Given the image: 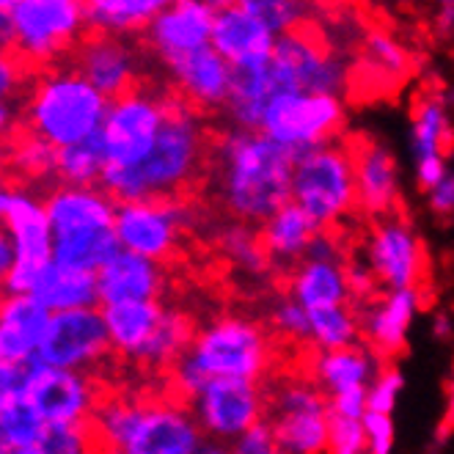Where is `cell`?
Returning a JSON list of instances; mask_svg holds the SVG:
<instances>
[{
	"mask_svg": "<svg viewBox=\"0 0 454 454\" xmlns=\"http://www.w3.org/2000/svg\"><path fill=\"white\" fill-rule=\"evenodd\" d=\"M295 152L281 146L262 129L231 127L212 141L209 168L215 196L229 218L262 223L292 199Z\"/></svg>",
	"mask_w": 454,
	"mask_h": 454,
	"instance_id": "6da1fadb",
	"label": "cell"
},
{
	"mask_svg": "<svg viewBox=\"0 0 454 454\" xmlns=\"http://www.w3.org/2000/svg\"><path fill=\"white\" fill-rule=\"evenodd\" d=\"M209 149L212 138L201 111L179 94H168V114L149 154L136 166H108L102 188L116 201L184 196L209 163Z\"/></svg>",
	"mask_w": 454,
	"mask_h": 454,
	"instance_id": "7a4b0ae2",
	"label": "cell"
},
{
	"mask_svg": "<svg viewBox=\"0 0 454 454\" xmlns=\"http://www.w3.org/2000/svg\"><path fill=\"white\" fill-rule=\"evenodd\" d=\"M276 336L270 325L246 314H221L196 331L188 350L171 366L176 391L196 396L215 378L264 383L276 366Z\"/></svg>",
	"mask_w": 454,
	"mask_h": 454,
	"instance_id": "3957f363",
	"label": "cell"
},
{
	"mask_svg": "<svg viewBox=\"0 0 454 454\" xmlns=\"http://www.w3.org/2000/svg\"><path fill=\"white\" fill-rule=\"evenodd\" d=\"M102 449L121 454H199L215 451L191 405L171 399H105L91 416Z\"/></svg>",
	"mask_w": 454,
	"mask_h": 454,
	"instance_id": "277c9868",
	"label": "cell"
},
{
	"mask_svg": "<svg viewBox=\"0 0 454 454\" xmlns=\"http://www.w3.org/2000/svg\"><path fill=\"white\" fill-rule=\"evenodd\" d=\"M111 97H105L77 69H59L44 74L28 99L31 132L56 144L59 149L91 138L102 129Z\"/></svg>",
	"mask_w": 454,
	"mask_h": 454,
	"instance_id": "5b68a950",
	"label": "cell"
},
{
	"mask_svg": "<svg viewBox=\"0 0 454 454\" xmlns=\"http://www.w3.org/2000/svg\"><path fill=\"white\" fill-rule=\"evenodd\" d=\"M292 201L303 207L319 229H341L358 215L353 149L344 141H328L295 157Z\"/></svg>",
	"mask_w": 454,
	"mask_h": 454,
	"instance_id": "8992f818",
	"label": "cell"
},
{
	"mask_svg": "<svg viewBox=\"0 0 454 454\" xmlns=\"http://www.w3.org/2000/svg\"><path fill=\"white\" fill-rule=\"evenodd\" d=\"M267 419L281 454L328 451L331 405L309 375H284L267 386Z\"/></svg>",
	"mask_w": 454,
	"mask_h": 454,
	"instance_id": "52a82bcc",
	"label": "cell"
},
{
	"mask_svg": "<svg viewBox=\"0 0 454 454\" xmlns=\"http://www.w3.org/2000/svg\"><path fill=\"white\" fill-rule=\"evenodd\" d=\"M347 124L341 94L328 91H276L262 116L259 129L295 154L319 144L339 141Z\"/></svg>",
	"mask_w": 454,
	"mask_h": 454,
	"instance_id": "ba28073f",
	"label": "cell"
},
{
	"mask_svg": "<svg viewBox=\"0 0 454 454\" xmlns=\"http://www.w3.org/2000/svg\"><path fill=\"white\" fill-rule=\"evenodd\" d=\"M267 74L276 91H328L341 94L350 80V67L344 64L339 50L325 39L323 31L314 28V22L301 25L298 31L278 36L276 52Z\"/></svg>",
	"mask_w": 454,
	"mask_h": 454,
	"instance_id": "9c48e42d",
	"label": "cell"
},
{
	"mask_svg": "<svg viewBox=\"0 0 454 454\" xmlns=\"http://www.w3.org/2000/svg\"><path fill=\"white\" fill-rule=\"evenodd\" d=\"M361 256L378 276L380 289H427L430 284L427 243L403 212L369 221Z\"/></svg>",
	"mask_w": 454,
	"mask_h": 454,
	"instance_id": "30bf717a",
	"label": "cell"
},
{
	"mask_svg": "<svg viewBox=\"0 0 454 454\" xmlns=\"http://www.w3.org/2000/svg\"><path fill=\"white\" fill-rule=\"evenodd\" d=\"M168 114V94L129 89L111 99L99 138L108 166H136L154 146Z\"/></svg>",
	"mask_w": 454,
	"mask_h": 454,
	"instance_id": "8fae6325",
	"label": "cell"
},
{
	"mask_svg": "<svg viewBox=\"0 0 454 454\" xmlns=\"http://www.w3.org/2000/svg\"><path fill=\"white\" fill-rule=\"evenodd\" d=\"M191 221L193 212L182 201V196L132 199V201H119L114 231L121 248L166 262L176 254Z\"/></svg>",
	"mask_w": 454,
	"mask_h": 454,
	"instance_id": "7c38bea8",
	"label": "cell"
},
{
	"mask_svg": "<svg viewBox=\"0 0 454 454\" xmlns=\"http://www.w3.org/2000/svg\"><path fill=\"white\" fill-rule=\"evenodd\" d=\"M12 17L14 47L34 64L61 56L89 25L86 0H14Z\"/></svg>",
	"mask_w": 454,
	"mask_h": 454,
	"instance_id": "4fadbf2b",
	"label": "cell"
},
{
	"mask_svg": "<svg viewBox=\"0 0 454 454\" xmlns=\"http://www.w3.org/2000/svg\"><path fill=\"white\" fill-rule=\"evenodd\" d=\"M191 411L207 441H215L229 451L239 433L267 416V386L259 380L215 378L191 396Z\"/></svg>",
	"mask_w": 454,
	"mask_h": 454,
	"instance_id": "5bb4252c",
	"label": "cell"
},
{
	"mask_svg": "<svg viewBox=\"0 0 454 454\" xmlns=\"http://www.w3.org/2000/svg\"><path fill=\"white\" fill-rule=\"evenodd\" d=\"M111 336L105 325V314L97 306L52 311L36 358L52 366L86 372L108 358Z\"/></svg>",
	"mask_w": 454,
	"mask_h": 454,
	"instance_id": "9a60e30c",
	"label": "cell"
},
{
	"mask_svg": "<svg viewBox=\"0 0 454 454\" xmlns=\"http://www.w3.org/2000/svg\"><path fill=\"white\" fill-rule=\"evenodd\" d=\"M341 243V229H323L309 254L295 267H289L284 289L309 311L350 301V289H347V259L350 256Z\"/></svg>",
	"mask_w": 454,
	"mask_h": 454,
	"instance_id": "2e32d148",
	"label": "cell"
},
{
	"mask_svg": "<svg viewBox=\"0 0 454 454\" xmlns=\"http://www.w3.org/2000/svg\"><path fill=\"white\" fill-rule=\"evenodd\" d=\"M20 396L47 424L50 421H91L97 411V388L86 372L31 361L25 366Z\"/></svg>",
	"mask_w": 454,
	"mask_h": 454,
	"instance_id": "e0dca14e",
	"label": "cell"
},
{
	"mask_svg": "<svg viewBox=\"0 0 454 454\" xmlns=\"http://www.w3.org/2000/svg\"><path fill=\"white\" fill-rule=\"evenodd\" d=\"M14 246V264L6 276V292H34L44 267L52 262V226L47 209L28 193H14L4 215Z\"/></svg>",
	"mask_w": 454,
	"mask_h": 454,
	"instance_id": "ac0fdd59",
	"label": "cell"
},
{
	"mask_svg": "<svg viewBox=\"0 0 454 454\" xmlns=\"http://www.w3.org/2000/svg\"><path fill=\"white\" fill-rule=\"evenodd\" d=\"M358 191V215L366 221L386 218L403 204V171L396 154L378 138L358 136L350 141Z\"/></svg>",
	"mask_w": 454,
	"mask_h": 454,
	"instance_id": "d6986e66",
	"label": "cell"
},
{
	"mask_svg": "<svg viewBox=\"0 0 454 454\" xmlns=\"http://www.w3.org/2000/svg\"><path fill=\"white\" fill-rule=\"evenodd\" d=\"M424 309L427 289H383L375 301L361 306L364 341L383 361L396 358L408 347V336Z\"/></svg>",
	"mask_w": 454,
	"mask_h": 454,
	"instance_id": "ffe728a7",
	"label": "cell"
},
{
	"mask_svg": "<svg viewBox=\"0 0 454 454\" xmlns=\"http://www.w3.org/2000/svg\"><path fill=\"white\" fill-rule=\"evenodd\" d=\"M163 67L168 69L174 94L191 102L196 111L212 114L226 108L234 86V67L212 44L179 56Z\"/></svg>",
	"mask_w": 454,
	"mask_h": 454,
	"instance_id": "44dd1931",
	"label": "cell"
},
{
	"mask_svg": "<svg viewBox=\"0 0 454 454\" xmlns=\"http://www.w3.org/2000/svg\"><path fill=\"white\" fill-rule=\"evenodd\" d=\"M215 14L204 0H168L146 28V42L154 56L168 64L179 56L212 44Z\"/></svg>",
	"mask_w": 454,
	"mask_h": 454,
	"instance_id": "7402d4cb",
	"label": "cell"
},
{
	"mask_svg": "<svg viewBox=\"0 0 454 454\" xmlns=\"http://www.w3.org/2000/svg\"><path fill=\"white\" fill-rule=\"evenodd\" d=\"M276 42L278 36L239 4L215 14L212 47H215L234 69L267 67L276 52Z\"/></svg>",
	"mask_w": 454,
	"mask_h": 454,
	"instance_id": "603a6c76",
	"label": "cell"
},
{
	"mask_svg": "<svg viewBox=\"0 0 454 454\" xmlns=\"http://www.w3.org/2000/svg\"><path fill=\"white\" fill-rule=\"evenodd\" d=\"M77 72L89 77L105 97H119L129 89H136L141 61L124 36L97 34L86 39L77 50Z\"/></svg>",
	"mask_w": 454,
	"mask_h": 454,
	"instance_id": "cb8c5ba5",
	"label": "cell"
},
{
	"mask_svg": "<svg viewBox=\"0 0 454 454\" xmlns=\"http://www.w3.org/2000/svg\"><path fill=\"white\" fill-rule=\"evenodd\" d=\"M50 317L52 311L31 292H9L0 301V358L20 366L36 361Z\"/></svg>",
	"mask_w": 454,
	"mask_h": 454,
	"instance_id": "d4e9b609",
	"label": "cell"
},
{
	"mask_svg": "<svg viewBox=\"0 0 454 454\" xmlns=\"http://www.w3.org/2000/svg\"><path fill=\"white\" fill-rule=\"evenodd\" d=\"M99 306L121 301H157L166 289L163 262L119 248L97 270Z\"/></svg>",
	"mask_w": 454,
	"mask_h": 454,
	"instance_id": "484cf974",
	"label": "cell"
},
{
	"mask_svg": "<svg viewBox=\"0 0 454 454\" xmlns=\"http://www.w3.org/2000/svg\"><path fill=\"white\" fill-rule=\"evenodd\" d=\"M116 207H119L116 199L105 188L102 191L94 188V184L64 182L59 191H52L44 199V209H47L52 234L114 226Z\"/></svg>",
	"mask_w": 454,
	"mask_h": 454,
	"instance_id": "4316f807",
	"label": "cell"
},
{
	"mask_svg": "<svg viewBox=\"0 0 454 454\" xmlns=\"http://www.w3.org/2000/svg\"><path fill=\"white\" fill-rule=\"evenodd\" d=\"M386 361L366 341L339 347V350H314L306 375L325 391V396L366 388Z\"/></svg>",
	"mask_w": 454,
	"mask_h": 454,
	"instance_id": "83f0119b",
	"label": "cell"
},
{
	"mask_svg": "<svg viewBox=\"0 0 454 454\" xmlns=\"http://www.w3.org/2000/svg\"><path fill=\"white\" fill-rule=\"evenodd\" d=\"M259 231H262V243L267 248V256H270L273 267L289 270V267H295L309 254L311 243L323 229H319V223L303 207H298L289 199L270 218L259 223Z\"/></svg>",
	"mask_w": 454,
	"mask_h": 454,
	"instance_id": "f1b7e54d",
	"label": "cell"
},
{
	"mask_svg": "<svg viewBox=\"0 0 454 454\" xmlns=\"http://www.w3.org/2000/svg\"><path fill=\"white\" fill-rule=\"evenodd\" d=\"M166 306L157 301H121V303H102L105 325H108L114 353L136 361L141 350L149 344L152 333L163 319Z\"/></svg>",
	"mask_w": 454,
	"mask_h": 454,
	"instance_id": "f546056e",
	"label": "cell"
},
{
	"mask_svg": "<svg viewBox=\"0 0 454 454\" xmlns=\"http://www.w3.org/2000/svg\"><path fill=\"white\" fill-rule=\"evenodd\" d=\"M411 149L416 157H449L454 149L451 102L441 89H424L413 99Z\"/></svg>",
	"mask_w": 454,
	"mask_h": 454,
	"instance_id": "4dcf8cb0",
	"label": "cell"
},
{
	"mask_svg": "<svg viewBox=\"0 0 454 454\" xmlns=\"http://www.w3.org/2000/svg\"><path fill=\"white\" fill-rule=\"evenodd\" d=\"M31 295H36L50 311H69V309L99 306L97 273L52 259L44 267V273L39 276V281H36Z\"/></svg>",
	"mask_w": 454,
	"mask_h": 454,
	"instance_id": "1f68e13d",
	"label": "cell"
},
{
	"mask_svg": "<svg viewBox=\"0 0 454 454\" xmlns=\"http://www.w3.org/2000/svg\"><path fill=\"white\" fill-rule=\"evenodd\" d=\"M413 56L411 50L399 42L391 31L383 28H369L358 44V59L356 72H361L372 86H396L411 74Z\"/></svg>",
	"mask_w": 454,
	"mask_h": 454,
	"instance_id": "d6a6232c",
	"label": "cell"
},
{
	"mask_svg": "<svg viewBox=\"0 0 454 454\" xmlns=\"http://www.w3.org/2000/svg\"><path fill=\"white\" fill-rule=\"evenodd\" d=\"M215 248L226 264H231L237 273L262 278L273 270V262L267 256V248L262 243V231L256 223L231 218L223 223L215 234Z\"/></svg>",
	"mask_w": 454,
	"mask_h": 454,
	"instance_id": "836d02e7",
	"label": "cell"
},
{
	"mask_svg": "<svg viewBox=\"0 0 454 454\" xmlns=\"http://www.w3.org/2000/svg\"><path fill=\"white\" fill-rule=\"evenodd\" d=\"M168 0H86L89 28L97 34L129 36L146 31Z\"/></svg>",
	"mask_w": 454,
	"mask_h": 454,
	"instance_id": "e575fe53",
	"label": "cell"
},
{
	"mask_svg": "<svg viewBox=\"0 0 454 454\" xmlns=\"http://www.w3.org/2000/svg\"><path fill=\"white\" fill-rule=\"evenodd\" d=\"M119 248L121 246L116 239L114 226L52 234V259L72 264V267H83V270H91V273H97Z\"/></svg>",
	"mask_w": 454,
	"mask_h": 454,
	"instance_id": "d590c367",
	"label": "cell"
},
{
	"mask_svg": "<svg viewBox=\"0 0 454 454\" xmlns=\"http://www.w3.org/2000/svg\"><path fill=\"white\" fill-rule=\"evenodd\" d=\"M276 94L267 67L259 69H234V86L226 102V119L231 127H243V129H259L264 108L270 97Z\"/></svg>",
	"mask_w": 454,
	"mask_h": 454,
	"instance_id": "8d00e7d4",
	"label": "cell"
},
{
	"mask_svg": "<svg viewBox=\"0 0 454 454\" xmlns=\"http://www.w3.org/2000/svg\"><path fill=\"white\" fill-rule=\"evenodd\" d=\"M193 336H196L193 319L179 309H166L157 331L152 333L149 344L141 350L136 364L146 369H171L182 358V353L191 347Z\"/></svg>",
	"mask_w": 454,
	"mask_h": 454,
	"instance_id": "74e56055",
	"label": "cell"
},
{
	"mask_svg": "<svg viewBox=\"0 0 454 454\" xmlns=\"http://www.w3.org/2000/svg\"><path fill=\"white\" fill-rule=\"evenodd\" d=\"M311 328H309V347L311 350H339L364 341L361 331V309L356 303H336L311 309Z\"/></svg>",
	"mask_w": 454,
	"mask_h": 454,
	"instance_id": "f35d334b",
	"label": "cell"
},
{
	"mask_svg": "<svg viewBox=\"0 0 454 454\" xmlns=\"http://www.w3.org/2000/svg\"><path fill=\"white\" fill-rule=\"evenodd\" d=\"M44 427L47 421L17 396L0 411V446L6 454H42Z\"/></svg>",
	"mask_w": 454,
	"mask_h": 454,
	"instance_id": "ab89813d",
	"label": "cell"
},
{
	"mask_svg": "<svg viewBox=\"0 0 454 454\" xmlns=\"http://www.w3.org/2000/svg\"><path fill=\"white\" fill-rule=\"evenodd\" d=\"M108 168V154H105L99 132L91 138L74 141L59 149L56 174L69 184H94L102 182V174Z\"/></svg>",
	"mask_w": 454,
	"mask_h": 454,
	"instance_id": "60d3db41",
	"label": "cell"
},
{
	"mask_svg": "<svg viewBox=\"0 0 454 454\" xmlns=\"http://www.w3.org/2000/svg\"><path fill=\"white\" fill-rule=\"evenodd\" d=\"M239 6L262 20L276 36L311 22V0H239Z\"/></svg>",
	"mask_w": 454,
	"mask_h": 454,
	"instance_id": "b9f144b4",
	"label": "cell"
},
{
	"mask_svg": "<svg viewBox=\"0 0 454 454\" xmlns=\"http://www.w3.org/2000/svg\"><path fill=\"white\" fill-rule=\"evenodd\" d=\"M267 325H270V331L278 341L292 344V347H309V328H311L309 309L301 301L292 298L286 289L273 303Z\"/></svg>",
	"mask_w": 454,
	"mask_h": 454,
	"instance_id": "7bdbcfd3",
	"label": "cell"
},
{
	"mask_svg": "<svg viewBox=\"0 0 454 454\" xmlns=\"http://www.w3.org/2000/svg\"><path fill=\"white\" fill-rule=\"evenodd\" d=\"M94 441L89 421H50L44 427L42 454H83L94 449Z\"/></svg>",
	"mask_w": 454,
	"mask_h": 454,
	"instance_id": "ee69618b",
	"label": "cell"
},
{
	"mask_svg": "<svg viewBox=\"0 0 454 454\" xmlns=\"http://www.w3.org/2000/svg\"><path fill=\"white\" fill-rule=\"evenodd\" d=\"M14 163L20 171L31 176H44L50 171H56L59 166V146L50 144L47 138L31 132L28 138H22L14 149Z\"/></svg>",
	"mask_w": 454,
	"mask_h": 454,
	"instance_id": "f6af8a7d",
	"label": "cell"
},
{
	"mask_svg": "<svg viewBox=\"0 0 454 454\" xmlns=\"http://www.w3.org/2000/svg\"><path fill=\"white\" fill-rule=\"evenodd\" d=\"M405 391V378L396 366L388 361L378 369V375L372 378L366 386V411H378V413H394L399 405V396Z\"/></svg>",
	"mask_w": 454,
	"mask_h": 454,
	"instance_id": "bcb514c9",
	"label": "cell"
},
{
	"mask_svg": "<svg viewBox=\"0 0 454 454\" xmlns=\"http://www.w3.org/2000/svg\"><path fill=\"white\" fill-rule=\"evenodd\" d=\"M328 451H331V454H366L364 419L336 416V413H331Z\"/></svg>",
	"mask_w": 454,
	"mask_h": 454,
	"instance_id": "7dc6e473",
	"label": "cell"
},
{
	"mask_svg": "<svg viewBox=\"0 0 454 454\" xmlns=\"http://www.w3.org/2000/svg\"><path fill=\"white\" fill-rule=\"evenodd\" d=\"M347 289H350V301L358 309L366 306L369 301H375L383 292L378 276L372 273V267L364 262V256L361 259H356V256L347 259Z\"/></svg>",
	"mask_w": 454,
	"mask_h": 454,
	"instance_id": "c3c4849f",
	"label": "cell"
},
{
	"mask_svg": "<svg viewBox=\"0 0 454 454\" xmlns=\"http://www.w3.org/2000/svg\"><path fill=\"white\" fill-rule=\"evenodd\" d=\"M364 433H366V451L369 454H388L396 446V424L394 413H364Z\"/></svg>",
	"mask_w": 454,
	"mask_h": 454,
	"instance_id": "681fc988",
	"label": "cell"
},
{
	"mask_svg": "<svg viewBox=\"0 0 454 454\" xmlns=\"http://www.w3.org/2000/svg\"><path fill=\"white\" fill-rule=\"evenodd\" d=\"M237 454H276L278 451V441H276V430L270 419H259L256 424H251L246 433H239L231 441V449Z\"/></svg>",
	"mask_w": 454,
	"mask_h": 454,
	"instance_id": "f907efd6",
	"label": "cell"
},
{
	"mask_svg": "<svg viewBox=\"0 0 454 454\" xmlns=\"http://www.w3.org/2000/svg\"><path fill=\"white\" fill-rule=\"evenodd\" d=\"M424 196H427V207H430L435 218L451 221L454 218V171L449 168L446 176L441 182H435Z\"/></svg>",
	"mask_w": 454,
	"mask_h": 454,
	"instance_id": "816d5d0a",
	"label": "cell"
},
{
	"mask_svg": "<svg viewBox=\"0 0 454 454\" xmlns=\"http://www.w3.org/2000/svg\"><path fill=\"white\" fill-rule=\"evenodd\" d=\"M449 171V157H416L413 160V182L421 193H427L435 182H441Z\"/></svg>",
	"mask_w": 454,
	"mask_h": 454,
	"instance_id": "f5cc1de1",
	"label": "cell"
},
{
	"mask_svg": "<svg viewBox=\"0 0 454 454\" xmlns=\"http://www.w3.org/2000/svg\"><path fill=\"white\" fill-rule=\"evenodd\" d=\"M22 378H25V366L0 358V411H4L9 403H14V399L20 396Z\"/></svg>",
	"mask_w": 454,
	"mask_h": 454,
	"instance_id": "db71d44e",
	"label": "cell"
},
{
	"mask_svg": "<svg viewBox=\"0 0 454 454\" xmlns=\"http://www.w3.org/2000/svg\"><path fill=\"white\" fill-rule=\"evenodd\" d=\"M331 413L336 416H353V419H364L366 413V388H353V391H341L328 396Z\"/></svg>",
	"mask_w": 454,
	"mask_h": 454,
	"instance_id": "11a10c76",
	"label": "cell"
},
{
	"mask_svg": "<svg viewBox=\"0 0 454 454\" xmlns=\"http://www.w3.org/2000/svg\"><path fill=\"white\" fill-rule=\"evenodd\" d=\"M22 83L20 61L9 52V47H0V99H12Z\"/></svg>",
	"mask_w": 454,
	"mask_h": 454,
	"instance_id": "9f6ffc18",
	"label": "cell"
},
{
	"mask_svg": "<svg viewBox=\"0 0 454 454\" xmlns=\"http://www.w3.org/2000/svg\"><path fill=\"white\" fill-rule=\"evenodd\" d=\"M433 31L443 44L454 47V0H433Z\"/></svg>",
	"mask_w": 454,
	"mask_h": 454,
	"instance_id": "6f0895ef",
	"label": "cell"
},
{
	"mask_svg": "<svg viewBox=\"0 0 454 454\" xmlns=\"http://www.w3.org/2000/svg\"><path fill=\"white\" fill-rule=\"evenodd\" d=\"M14 264V246H12V237L6 231V226H0V289L6 286V276Z\"/></svg>",
	"mask_w": 454,
	"mask_h": 454,
	"instance_id": "680465c9",
	"label": "cell"
},
{
	"mask_svg": "<svg viewBox=\"0 0 454 454\" xmlns=\"http://www.w3.org/2000/svg\"><path fill=\"white\" fill-rule=\"evenodd\" d=\"M9 0H0V47H14V17Z\"/></svg>",
	"mask_w": 454,
	"mask_h": 454,
	"instance_id": "91938a15",
	"label": "cell"
},
{
	"mask_svg": "<svg viewBox=\"0 0 454 454\" xmlns=\"http://www.w3.org/2000/svg\"><path fill=\"white\" fill-rule=\"evenodd\" d=\"M12 124H14V105L12 99H0V138H6Z\"/></svg>",
	"mask_w": 454,
	"mask_h": 454,
	"instance_id": "94428289",
	"label": "cell"
},
{
	"mask_svg": "<svg viewBox=\"0 0 454 454\" xmlns=\"http://www.w3.org/2000/svg\"><path fill=\"white\" fill-rule=\"evenodd\" d=\"M433 333L438 339H451L454 336V323L449 314H435V323H433Z\"/></svg>",
	"mask_w": 454,
	"mask_h": 454,
	"instance_id": "6125c7cd",
	"label": "cell"
},
{
	"mask_svg": "<svg viewBox=\"0 0 454 454\" xmlns=\"http://www.w3.org/2000/svg\"><path fill=\"white\" fill-rule=\"evenodd\" d=\"M204 4H207L212 12H223V9H231V6H237L239 0H204Z\"/></svg>",
	"mask_w": 454,
	"mask_h": 454,
	"instance_id": "be15d7a7",
	"label": "cell"
},
{
	"mask_svg": "<svg viewBox=\"0 0 454 454\" xmlns=\"http://www.w3.org/2000/svg\"><path fill=\"white\" fill-rule=\"evenodd\" d=\"M12 196H14V191H6L4 184H0V218L6 215V209H9V204H12Z\"/></svg>",
	"mask_w": 454,
	"mask_h": 454,
	"instance_id": "e7e4bbea",
	"label": "cell"
},
{
	"mask_svg": "<svg viewBox=\"0 0 454 454\" xmlns=\"http://www.w3.org/2000/svg\"><path fill=\"white\" fill-rule=\"evenodd\" d=\"M9 4H14V0H9Z\"/></svg>",
	"mask_w": 454,
	"mask_h": 454,
	"instance_id": "03108f58",
	"label": "cell"
},
{
	"mask_svg": "<svg viewBox=\"0 0 454 454\" xmlns=\"http://www.w3.org/2000/svg\"><path fill=\"white\" fill-rule=\"evenodd\" d=\"M0 451H4V446H0Z\"/></svg>",
	"mask_w": 454,
	"mask_h": 454,
	"instance_id": "003e7915",
	"label": "cell"
}]
</instances>
